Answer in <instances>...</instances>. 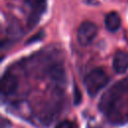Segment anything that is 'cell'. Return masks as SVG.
<instances>
[{
	"label": "cell",
	"mask_w": 128,
	"mask_h": 128,
	"mask_svg": "<svg viewBox=\"0 0 128 128\" xmlns=\"http://www.w3.org/2000/svg\"><path fill=\"white\" fill-rule=\"evenodd\" d=\"M108 81H109V78L106 72L102 68H95L91 70L88 73V75L85 77L84 85L87 93L91 97H94L95 95L98 94V92L102 88L106 86Z\"/></svg>",
	"instance_id": "6da1fadb"
},
{
	"label": "cell",
	"mask_w": 128,
	"mask_h": 128,
	"mask_svg": "<svg viewBox=\"0 0 128 128\" xmlns=\"http://www.w3.org/2000/svg\"><path fill=\"white\" fill-rule=\"evenodd\" d=\"M97 35V26L91 21H84L77 30V40L80 45L88 46Z\"/></svg>",
	"instance_id": "7a4b0ae2"
},
{
	"label": "cell",
	"mask_w": 128,
	"mask_h": 128,
	"mask_svg": "<svg viewBox=\"0 0 128 128\" xmlns=\"http://www.w3.org/2000/svg\"><path fill=\"white\" fill-rule=\"evenodd\" d=\"M24 2L32 10L28 19V24L29 26H34L38 22L42 13L46 10V0H24Z\"/></svg>",
	"instance_id": "3957f363"
},
{
	"label": "cell",
	"mask_w": 128,
	"mask_h": 128,
	"mask_svg": "<svg viewBox=\"0 0 128 128\" xmlns=\"http://www.w3.org/2000/svg\"><path fill=\"white\" fill-rule=\"evenodd\" d=\"M18 86L17 78L11 73H5L1 81V93L2 95H10L15 92Z\"/></svg>",
	"instance_id": "277c9868"
},
{
	"label": "cell",
	"mask_w": 128,
	"mask_h": 128,
	"mask_svg": "<svg viewBox=\"0 0 128 128\" xmlns=\"http://www.w3.org/2000/svg\"><path fill=\"white\" fill-rule=\"evenodd\" d=\"M113 68L119 73H125L128 70V53L125 51H118L113 57Z\"/></svg>",
	"instance_id": "5b68a950"
},
{
	"label": "cell",
	"mask_w": 128,
	"mask_h": 128,
	"mask_svg": "<svg viewBox=\"0 0 128 128\" xmlns=\"http://www.w3.org/2000/svg\"><path fill=\"white\" fill-rule=\"evenodd\" d=\"M104 23L109 32H116L121 26V18L117 12H110L106 15Z\"/></svg>",
	"instance_id": "8992f818"
},
{
	"label": "cell",
	"mask_w": 128,
	"mask_h": 128,
	"mask_svg": "<svg viewBox=\"0 0 128 128\" xmlns=\"http://www.w3.org/2000/svg\"><path fill=\"white\" fill-rule=\"evenodd\" d=\"M55 128H74V126L70 121H62Z\"/></svg>",
	"instance_id": "52a82bcc"
},
{
	"label": "cell",
	"mask_w": 128,
	"mask_h": 128,
	"mask_svg": "<svg viewBox=\"0 0 128 128\" xmlns=\"http://www.w3.org/2000/svg\"><path fill=\"white\" fill-rule=\"evenodd\" d=\"M42 37H43V32H40V33L36 34V35H35L34 37L30 38V39H29V41H28V43L34 42V41H36V40H40V39H42Z\"/></svg>",
	"instance_id": "ba28073f"
},
{
	"label": "cell",
	"mask_w": 128,
	"mask_h": 128,
	"mask_svg": "<svg viewBox=\"0 0 128 128\" xmlns=\"http://www.w3.org/2000/svg\"><path fill=\"white\" fill-rule=\"evenodd\" d=\"M74 92H75V103H78V102L81 101V93L78 91L77 87H75Z\"/></svg>",
	"instance_id": "9c48e42d"
},
{
	"label": "cell",
	"mask_w": 128,
	"mask_h": 128,
	"mask_svg": "<svg viewBox=\"0 0 128 128\" xmlns=\"http://www.w3.org/2000/svg\"><path fill=\"white\" fill-rule=\"evenodd\" d=\"M88 128H99V127H96V126H95V127H88Z\"/></svg>",
	"instance_id": "30bf717a"
}]
</instances>
